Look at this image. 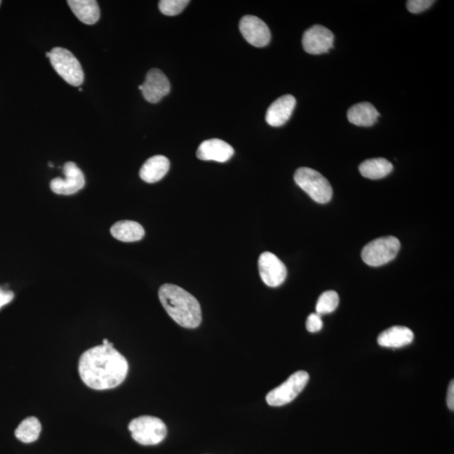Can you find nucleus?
Wrapping results in <instances>:
<instances>
[{
	"mask_svg": "<svg viewBox=\"0 0 454 454\" xmlns=\"http://www.w3.org/2000/svg\"><path fill=\"white\" fill-rule=\"evenodd\" d=\"M128 363L113 343L92 347L80 357V378L88 387L104 390L117 387L126 380Z\"/></svg>",
	"mask_w": 454,
	"mask_h": 454,
	"instance_id": "nucleus-1",
	"label": "nucleus"
},
{
	"mask_svg": "<svg viewBox=\"0 0 454 454\" xmlns=\"http://www.w3.org/2000/svg\"><path fill=\"white\" fill-rule=\"evenodd\" d=\"M159 296L165 311L176 323L185 328H196L201 325V305L184 288L175 284H163L159 288Z\"/></svg>",
	"mask_w": 454,
	"mask_h": 454,
	"instance_id": "nucleus-2",
	"label": "nucleus"
},
{
	"mask_svg": "<svg viewBox=\"0 0 454 454\" xmlns=\"http://www.w3.org/2000/svg\"><path fill=\"white\" fill-rule=\"evenodd\" d=\"M295 181L313 201L319 203H328L333 197L330 182L319 172L309 168H300L295 173Z\"/></svg>",
	"mask_w": 454,
	"mask_h": 454,
	"instance_id": "nucleus-3",
	"label": "nucleus"
},
{
	"mask_svg": "<svg viewBox=\"0 0 454 454\" xmlns=\"http://www.w3.org/2000/svg\"><path fill=\"white\" fill-rule=\"evenodd\" d=\"M128 427L135 442L146 446L159 444L167 436L165 423L162 420L151 415H142L133 419Z\"/></svg>",
	"mask_w": 454,
	"mask_h": 454,
	"instance_id": "nucleus-4",
	"label": "nucleus"
},
{
	"mask_svg": "<svg viewBox=\"0 0 454 454\" xmlns=\"http://www.w3.org/2000/svg\"><path fill=\"white\" fill-rule=\"evenodd\" d=\"M50 53L51 63L57 74L71 86H81L84 74L77 58L70 51L62 48H53Z\"/></svg>",
	"mask_w": 454,
	"mask_h": 454,
	"instance_id": "nucleus-5",
	"label": "nucleus"
},
{
	"mask_svg": "<svg viewBox=\"0 0 454 454\" xmlns=\"http://www.w3.org/2000/svg\"><path fill=\"white\" fill-rule=\"evenodd\" d=\"M400 248L401 243L396 237H380L365 246L362 251V258L365 264L379 267L392 261L397 256Z\"/></svg>",
	"mask_w": 454,
	"mask_h": 454,
	"instance_id": "nucleus-6",
	"label": "nucleus"
},
{
	"mask_svg": "<svg viewBox=\"0 0 454 454\" xmlns=\"http://www.w3.org/2000/svg\"><path fill=\"white\" fill-rule=\"evenodd\" d=\"M309 379V373L298 371L288 378L279 387L267 394L266 401L269 406H282L288 404L303 392Z\"/></svg>",
	"mask_w": 454,
	"mask_h": 454,
	"instance_id": "nucleus-7",
	"label": "nucleus"
},
{
	"mask_svg": "<svg viewBox=\"0 0 454 454\" xmlns=\"http://www.w3.org/2000/svg\"><path fill=\"white\" fill-rule=\"evenodd\" d=\"M65 179L56 178L51 181L50 188L55 194L71 195L78 193L86 185V178L76 163L67 162L63 166Z\"/></svg>",
	"mask_w": 454,
	"mask_h": 454,
	"instance_id": "nucleus-8",
	"label": "nucleus"
},
{
	"mask_svg": "<svg viewBox=\"0 0 454 454\" xmlns=\"http://www.w3.org/2000/svg\"><path fill=\"white\" fill-rule=\"evenodd\" d=\"M258 269L262 281L269 287L281 286L286 279V265L272 253L265 252L261 254L258 260Z\"/></svg>",
	"mask_w": 454,
	"mask_h": 454,
	"instance_id": "nucleus-9",
	"label": "nucleus"
},
{
	"mask_svg": "<svg viewBox=\"0 0 454 454\" xmlns=\"http://www.w3.org/2000/svg\"><path fill=\"white\" fill-rule=\"evenodd\" d=\"M240 32L249 44L264 48L271 40L270 29L261 19L254 15H245L239 25Z\"/></svg>",
	"mask_w": 454,
	"mask_h": 454,
	"instance_id": "nucleus-10",
	"label": "nucleus"
},
{
	"mask_svg": "<svg viewBox=\"0 0 454 454\" xmlns=\"http://www.w3.org/2000/svg\"><path fill=\"white\" fill-rule=\"evenodd\" d=\"M334 35L329 29L320 25L307 29L302 38L303 48L307 53L319 55L333 48Z\"/></svg>",
	"mask_w": 454,
	"mask_h": 454,
	"instance_id": "nucleus-11",
	"label": "nucleus"
},
{
	"mask_svg": "<svg viewBox=\"0 0 454 454\" xmlns=\"http://www.w3.org/2000/svg\"><path fill=\"white\" fill-rule=\"evenodd\" d=\"M171 86L167 76L159 69L148 72L145 82L142 84V93L149 103L156 104L171 92Z\"/></svg>",
	"mask_w": 454,
	"mask_h": 454,
	"instance_id": "nucleus-12",
	"label": "nucleus"
},
{
	"mask_svg": "<svg viewBox=\"0 0 454 454\" xmlns=\"http://www.w3.org/2000/svg\"><path fill=\"white\" fill-rule=\"evenodd\" d=\"M196 155L201 160L226 163L234 155V149L222 140L214 138L203 142L198 148Z\"/></svg>",
	"mask_w": 454,
	"mask_h": 454,
	"instance_id": "nucleus-13",
	"label": "nucleus"
},
{
	"mask_svg": "<svg viewBox=\"0 0 454 454\" xmlns=\"http://www.w3.org/2000/svg\"><path fill=\"white\" fill-rule=\"evenodd\" d=\"M295 98L291 95H283L269 106L266 113V121L271 126H281L290 120L295 108Z\"/></svg>",
	"mask_w": 454,
	"mask_h": 454,
	"instance_id": "nucleus-14",
	"label": "nucleus"
},
{
	"mask_svg": "<svg viewBox=\"0 0 454 454\" xmlns=\"http://www.w3.org/2000/svg\"><path fill=\"white\" fill-rule=\"evenodd\" d=\"M414 339L413 331L406 326H392L380 334L378 343L384 347L401 349L410 345Z\"/></svg>",
	"mask_w": 454,
	"mask_h": 454,
	"instance_id": "nucleus-15",
	"label": "nucleus"
},
{
	"mask_svg": "<svg viewBox=\"0 0 454 454\" xmlns=\"http://www.w3.org/2000/svg\"><path fill=\"white\" fill-rule=\"evenodd\" d=\"M171 162L164 156H152L142 165L140 171V177L148 184H154L163 179L167 175Z\"/></svg>",
	"mask_w": 454,
	"mask_h": 454,
	"instance_id": "nucleus-16",
	"label": "nucleus"
},
{
	"mask_svg": "<svg viewBox=\"0 0 454 454\" xmlns=\"http://www.w3.org/2000/svg\"><path fill=\"white\" fill-rule=\"evenodd\" d=\"M380 113L370 103L363 102L352 106L347 112V119L352 124L368 127L375 124Z\"/></svg>",
	"mask_w": 454,
	"mask_h": 454,
	"instance_id": "nucleus-17",
	"label": "nucleus"
},
{
	"mask_svg": "<svg viewBox=\"0 0 454 454\" xmlns=\"http://www.w3.org/2000/svg\"><path fill=\"white\" fill-rule=\"evenodd\" d=\"M110 233L114 239L124 243H133L145 236L142 225L133 220H120L110 228Z\"/></svg>",
	"mask_w": 454,
	"mask_h": 454,
	"instance_id": "nucleus-18",
	"label": "nucleus"
},
{
	"mask_svg": "<svg viewBox=\"0 0 454 454\" xmlns=\"http://www.w3.org/2000/svg\"><path fill=\"white\" fill-rule=\"evenodd\" d=\"M67 4L81 22L93 25L100 20V7L95 0H69Z\"/></svg>",
	"mask_w": 454,
	"mask_h": 454,
	"instance_id": "nucleus-19",
	"label": "nucleus"
},
{
	"mask_svg": "<svg viewBox=\"0 0 454 454\" xmlns=\"http://www.w3.org/2000/svg\"><path fill=\"white\" fill-rule=\"evenodd\" d=\"M392 171V163L385 159H368L359 166V172L362 176L370 180L383 179Z\"/></svg>",
	"mask_w": 454,
	"mask_h": 454,
	"instance_id": "nucleus-20",
	"label": "nucleus"
},
{
	"mask_svg": "<svg viewBox=\"0 0 454 454\" xmlns=\"http://www.w3.org/2000/svg\"><path fill=\"white\" fill-rule=\"evenodd\" d=\"M41 432V425L39 420L29 417L20 422L19 427L16 428L15 434L20 442L31 443L39 439Z\"/></svg>",
	"mask_w": 454,
	"mask_h": 454,
	"instance_id": "nucleus-21",
	"label": "nucleus"
},
{
	"mask_svg": "<svg viewBox=\"0 0 454 454\" xmlns=\"http://www.w3.org/2000/svg\"><path fill=\"white\" fill-rule=\"evenodd\" d=\"M339 304V296L333 291H326L318 299L316 309L318 315L323 316L332 313Z\"/></svg>",
	"mask_w": 454,
	"mask_h": 454,
	"instance_id": "nucleus-22",
	"label": "nucleus"
},
{
	"mask_svg": "<svg viewBox=\"0 0 454 454\" xmlns=\"http://www.w3.org/2000/svg\"><path fill=\"white\" fill-rule=\"evenodd\" d=\"M189 4V0H161L159 6L164 15H180Z\"/></svg>",
	"mask_w": 454,
	"mask_h": 454,
	"instance_id": "nucleus-23",
	"label": "nucleus"
},
{
	"mask_svg": "<svg viewBox=\"0 0 454 454\" xmlns=\"http://www.w3.org/2000/svg\"><path fill=\"white\" fill-rule=\"evenodd\" d=\"M435 1L432 0H409L407 1L406 6L408 11L413 14H419L429 8Z\"/></svg>",
	"mask_w": 454,
	"mask_h": 454,
	"instance_id": "nucleus-24",
	"label": "nucleus"
},
{
	"mask_svg": "<svg viewBox=\"0 0 454 454\" xmlns=\"http://www.w3.org/2000/svg\"><path fill=\"white\" fill-rule=\"evenodd\" d=\"M322 326H323V322H322L321 316L318 315L317 313H312L308 316L307 321V329L308 332L312 333L319 332Z\"/></svg>",
	"mask_w": 454,
	"mask_h": 454,
	"instance_id": "nucleus-25",
	"label": "nucleus"
},
{
	"mask_svg": "<svg viewBox=\"0 0 454 454\" xmlns=\"http://www.w3.org/2000/svg\"><path fill=\"white\" fill-rule=\"evenodd\" d=\"M14 292L11 291L4 290L0 287V309L8 304H10L13 299H14Z\"/></svg>",
	"mask_w": 454,
	"mask_h": 454,
	"instance_id": "nucleus-26",
	"label": "nucleus"
},
{
	"mask_svg": "<svg viewBox=\"0 0 454 454\" xmlns=\"http://www.w3.org/2000/svg\"><path fill=\"white\" fill-rule=\"evenodd\" d=\"M447 404L448 408L451 410L454 409V383L453 380L450 382L448 386V396H447Z\"/></svg>",
	"mask_w": 454,
	"mask_h": 454,
	"instance_id": "nucleus-27",
	"label": "nucleus"
},
{
	"mask_svg": "<svg viewBox=\"0 0 454 454\" xmlns=\"http://www.w3.org/2000/svg\"><path fill=\"white\" fill-rule=\"evenodd\" d=\"M50 55H51L50 52L46 53V56L48 58H50Z\"/></svg>",
	"mask_w": 454,
	"mask_h": 454,
	"instance_id": "nucleus-28",
	"label": "nucleus"
},
{
	"mask_svg": "<svg viewBox=\"0 0 454 454\" xmlns=\"http://www.w3.org/2000/svg\"><path fill=\"white\" fill-rule=\"evenodd\" d=\"M0 4H1V1H0Z\"/></svg>",
	"mask_w": 454,
	"mask_h": 454,
	"instance_id": "nucleus-29",
	"label": "nucleus"
}]
</instances>
